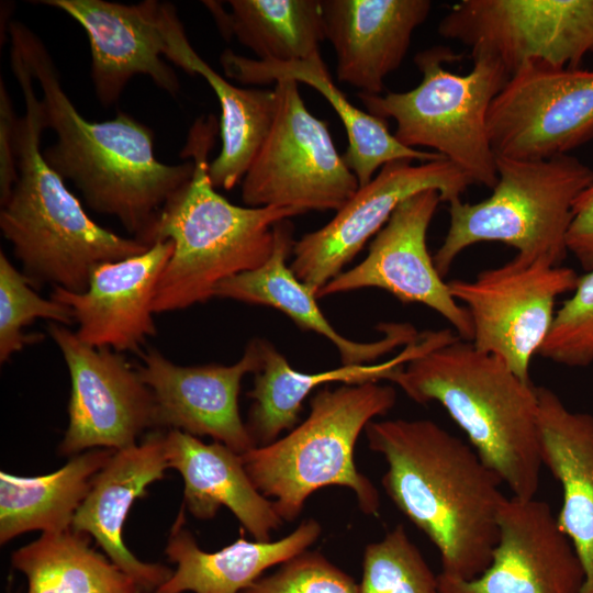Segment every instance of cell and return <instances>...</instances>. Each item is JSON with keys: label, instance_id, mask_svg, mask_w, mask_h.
Here are the masks:
<instances>
[{"label": "cell", "instance_id": "obj_1", "mask_svg": "<svg viewBox=\"0 0 593 593\" xmlns=\"http://www.w3.org/2000/svg\"><path fill=\"white\" fill-rule=\"evenodd\" d=\"M369 448L388 469L381 484L437 548L443 574L470 580L490 564L507 497L477 451L430 419L370 422Z\"/></svg>", "mask_w": 593, "mask_h": 593}, {"label": "cell", "instance_id": "obj_2", "mask_svg": "<svg viewBox=\"0 0 593 593\" xmlns=\"http://www.w3.org/2000/svg\"><path fill=\"white\" fill-rule=\"evenodd\" d=\"M8 35L41 87L45 130L56 135L43 152L46 161L72 181L93 211L114 216L142 242L163 206L190 180L193 161L158 160L153 131L125 112L102 122L83 118L64 90L43 41L13 20Z\"/></svg>", "mask_w": 593, "mask_h": 593}, {"label": "cell", "instance_id": "obj_3", "mask_svg": "<svg viewBox=\"0 0 593 593\" xmlns=\"http://www.w3.org/2000/svg\"><path fill=\"white\" fill-rule=\"evenodd\" d=\"M217 128L213 115L195 119L180 153L193 161V174L142 239L147 245L165 240L174 245L155 289V314L204 303L215 296L222 281L260 267L273 250L275 225L300 215L286 208L239 206L215 190L209 155Z\"/></svg>", "mask_w": 593, "mask_h": 593}, {"label": "cell", "instance_id": "obj_4", "mask_svg": "<svg viewBox=\"0 0 593 593\" xmlns=\"http://www.w3.org/2000/svg\"><path fill=\"white\" fill-rule=\"evenodd\" d=\"M10 65L25 113L16 128L18 180L1 206L0 230L35 289L49 283L81 293L99 265L138 255L150 245L96 223L51 168L41 150L45 124L34 79L14 48H10Z\"/></svg>", "mask_w": 593, "mask_h": 593}, {"label": "cell", "instance_id": "obj_5", "mask_svg": "<svg viewBox=\"0 0 593 593\" xmlns=\"http://www.w3.org/2000/svg\"><path fill=\"white\" fill-rule=\"evenodd\" d=\"M392 382L418 404L439 403L512 496H536L541 435L537 387L530 381L458 337L410 360Z\"/></svg>", "mask_w": 593, "mask_h": 593}, {"label": "cell", "instance_id": "obj_6", "mask_svg": "<svg viewBox=\"0 0 593 593\" xmlns=\"http://www.w3.org/2000/svg\"><path fill=\"white\" fill-rule=\"evenodd\" d=\"M395 402L394 388L380 382L321 389L301 424L271 444L242 454L244 467L283 522H293L307 499L329 485L350 489L361 512L377 515L379 492L357 469L354 450L367 425Z\"/></svg>", "mask_w": 593, "mask_h": 593}, {"label": "cell", "instance_id": "obj_7", "mask_svg": "<svg viewBox=\"0 0 593 593\" xmlns=\"http://www.w3.org/2000/svg\"><path fill=\"white\" fill-rule=\"evenodd\" d=\"M497 181L478 203H449V228L433 256L444 278L469 246L499 242L526 259L560 266L577 197L593 182V169L570 155L523 160L496 156Z\"/></svg>", "mask_w": 593, "mask_h": 593}, {"label": "cell", "instance_id": "obj_8", "mask_svg": "<svg viewBox=\"0 0 593 593\" xmlns=\"http://www.w3.org/2000/svg\"><path fill=\"white\" fill-rule=\"evenodd\" d=\"M472 69L460 75L444 68L459 59L449 47L415 55L422 72L417 87L384 96L358 93L372 115L396 122L395 138L406 147H429L460 168L473 183L493 188L496 156L488 134V113L510 75L494 57L471 56Z\"/></svg>", "mask_w": 593, "mask_h": 593}, {"label": "cell", "instance_id": "obj_9", "mask_svg": "<svg viewBox=\"0 0 593 593\" xmlns=\"http://www.w3.org/2000/svg\"><path fill=\"white\" fill-rule=\"evenodd\" d=\"M276 113L262 145L242 179L247 206H278L300 214L338 211L359 182L339 155L327 123L306 108L299 82H276Z\"/></svg>", "mask_w": 593, "mask_h": 593}, {"label": "cell", "instance_id": "obj_10", "mask_svg": "<svg viewBox=\"0 0 593 593\" xmlns=\"http://www.w3.org/2000/svg\"><path fill=\"white\" fill-rule=\"evenodd\" d=\"M579 276L545 258L515 257L481 271L473 280L447 282L452 298L469 312L472 345L502 359L523 381L547 338L557 299L573 291Z\"/></svg>", "mask_w": 593, "mask_h": 593}, {"label": "cell", "instance_id": "obj_11", "mask_svg": "<svg viewBox=\"0 0 593 593\" xmlns=\"http://www.w3.org/2000/svg\"><path fill=\"white\" fill-rule=\"evenodd\" d=\"M438 33L496 58L510 77L527 63L579 68L593 53V0H462Z\"/></svg>", "mask_w": 593, "mask_h": 593}, {"label": "cell", "instance_id": "obj_12", "mask_svg": "<svg viewBox=\"0 0 593 593\" xmlns=\"http://www.w3.org/2000/svg\"><path fill=\"white\" fill-rule=\"evenodd\" d=\"M71 16L86 32L91 80L101 104L111 105L130 80L143 75L171 96L180 90L177 67L191 45L176 8L157 0L124 4L105 0H42Z\"/></svg>", "mask_w": 593, "mask_h": 593}, {"label": "cell", "instance_id": "obj_13", "mask_svg": "<svg viewBox=\"0 0 593 593\" xmlns=\"http://www.w3.org/2000/svg\"><path fill=\"white\" fill-rule=\"evenodd\" d=\"M488 134L495 156L567 155L593 138V70L527 63L494 98Z\"/></svg>", "mask_w": 593, "mask_h": 593}, {"label": "cell", "instance_id": "obj_14", "mask_svg": "<svg viewBox=\"0 0 593 593\" xmlns=\"http://www.w3.org/2000/svg\"><path fill=\"white\" fill-rule=\"evenodd\" d=\"M385 164L321 228L294 242L290 268L317 293L344 271L366 243L387 224L400 203L426 190H436L441 202H452L473 182L446 158Z\"/></svg>", "mask_w": 593, "mask_h": 593}, {"label": "cell", "instance_id": "obj_15", "mask_svg": "<svg viewBox=\"0 0 593 593\" xmlns=\"http://www.w3.org/2000/svg\"><path fill=\"white\" fill-rule=\"evenodd\" d=\"M47 331L71 381L69 422L59 455L124 449L137 444L146 429L155 428L153 393L124 356L87 345L58 323H49Z\"/></svg>", "mask_w": 593, "mask_h": 593}, {"label": "cell", "instance_id": "obj_16", "mask_svg": "<svg viewBox=\"0 0 593 593\" xmlns=\"http://www.w3.org/2000/svg\"><path fill=\"white\" fill-rule=\"evenodd\" d=\"M439 202L438 191L426 190L400 203L372 239L366 258L327 282L316 293L317 299L365 288L382 289L402 303L432 309L461 339L471 342L470 314L450 294L427 249V231Z\"/></svg>", "mask_w": 593, "mask_h": 593}, {"label": "cell", "instance_id": "obj_17", "mask_svg": "<svg viewBox=\"0 0 593 593\" xmlns=\"http://www.w3.org/2000/svg\"><path fill=\"white\" fill-rule=\"evenodd\" d=\"M582 563L550 506L506 497L489 567L470 580L437 575L439 593H581Z\"/></svg>", "mask_w": 593, "mask_h": 593}, {"label": "cell", "instance_id": "obj_18", "mask_svg": "<svg viewBox=\"0 0 593 593\" xmlns=\"http://www.w3.org/2000/svg\"><path fill=\"white\" fill-rule=\"evenodd\" d=\"M261 365L262 338H254L232 365L181 366L152 348L136 370L153 393L156 429L209 436L242 455L256 445L239 414V390Z\"/></svg>", "mask_w": 593, "mask_h": 593}, {"label": "cell", "instance_id": "obj_19", "mask_svg": "<svg viewBox=\"0 0 593 593\" xmlns=\"http://www.w3.org/2000/svg\"><path fill=\"white\" fill-rule=\"evenodd\" d=\"M172 250L171 242H156L144 253L99 265L86 291L55 287L51 298L70 307L85 344L136 353L156 335L153 300Z\"/></svg>", "mask_w": 593, "mask_h": 593}, {"label": "cell", "instance_id": "obj_20", "mask_svg": "<svg viewBox=\"0 0 593 593\" xmlns=\"http://www.w3.org/2000/svg\"><path fill=\"white\" fill-rule=\"evenodd\" d=\"M164 435L154 430L139 444L115 450L92 478L71 523L74 530L94 538L104 555L128 574L143 593H155L171 577L172 570L136 558L124 544L123 526L133 503L144 497L147 486L163 479L169 468Z\"/></svg>", "mask_w": 593, "mask_h": 593}, {"label": "cell", "instance_id": "obj_21", "mask_svg": "<svg viewBox=\"0 0 593 593\" xmlns=\"http://www.w3.org/2000/svg\"><path fill=\"white\" fill-rule=\"evenodd\" d=\"M325 37L336 54L338 80L380 94L398 69L414 31L429 15L428 0H321Z\"/></svg>", "mask_w": 593, "mask_h": 593}, {"label": "cell", "instance_id": "obj_22", "mask_svg": "<svg viewBox=\"0 0 593 593\" xmlns=\"http://www.w3.org/2000/svg\"><path fill=\"white\" fill-rule=\"evenodd\" d=\"M273 234L270 257L260 267L222 281L216 287L215 296L280 311L303 331L314 332L329 340L343 365L373 362L418 338L421 333L410 323H381L378 329L382 337L368 343L355 342L339 334L320 310L316 293L287 265L295 242L289 219L277 223Z\"/></svg>", "mask_w": 593, "mask_h": 593}, {"label": "cell", "instance_id": "obj_23", "mask_svg": "<svg viewBox=\"0 0 593 593\" xmlns=\"http://www.w3.org/2000/svg\"><path fill=\"white\" fill-rule=\"evenodd\" d=\"M456 338L448 328L426 331L421 333L414 343L403 347L385 361L373 365H343L316 373L293 369L270 342L262 339V365L254 374V387L247 393L253 400L246 422L249 435L256 447L269 445L277 440L282 432H290L298 425L303 401L317 387L331 382H392L410 360Z\"/></svg>", "mask_w": 593, "mask_h": 593}, {"label": "cell", "instance_id": "obj_24", "mask_svg": "<svg viewBox=\"0 0 593 593\" xmlns=\"http://www.w3.org/2000/svg\"><path fill=\"white\" fill-rule=\"evenodd\" d=\"M164 446L169 468L183 479V505L193 517L211 519L225 506L254 540H271L283 521L272 501L254 485L240 454L176 429L165 433Z\"/></svg>", "mask_w": 593, "mask_h": 593}, {"label": "cell", "instance_id": "obj_25", "mask_svg": "<svg viewBox=\"0 0 593 593\" xmlns=\"http://www.w3.org/2000/svg\"><path fill=\"white\" fill-rule=\"evenodd\" d=\"M220 61L227 77L244 85L292 79L317 90L333 107L345 127L348 144L343 159L356 176L359 187L370 182L377 170L388 163L401 159L424 163L444 158L435 152L404 146L389 131L385 119L351 104L333 82L321 53L305 60L278 63L248 58L226 49Z\"/></svg>", "mask_w": 593, "mask_h": 593}, {"label": "cell", "instance_id": "obj_26", "mask_svg": "<svg viewBox=\"0 0 593 593\" xmlns=\"http://www.w3.org/2000/svg\"><path fill=\"white\" fill-rule=\"evenodd\" d=\"M537 396L542 466L562 489L558 525L582 563L581 593H593V415L569 410L548 388Z\"/></svg>", "mask_w": 593, "mask_h": 593}, {"label": "cell", "instance_id": "obj_27", "mask_svg": "<svg viewBox=\"0 0 593 593\" xmlns=\"http://www.w3.org/2000/svg\"><path fill=\"white\" fill-rule=\"evenodd\" d=\"M184 525L182 505L165 548L176 569L155 593H242L266 570L307 550L322 532L320 523L309 518L278 540H247L239 536L228 546L209 552L198 546Z\"/></svg>", "mask_w": 593, "mask_h": 593}, {"label": "cell", "instance_id": "obj_28", "mask_svg": "<svg viewBox=\"0 0 593 593\" xmlns=\"http://www.w3.org/2000/svg\"><path fill=\"white\" fill-rule=\"evenodd\" d=\"M115 450L90 449L60 469L37 477L0 472V542L31 530L64 532L85 500L92 478Z\"/></svg>", "mask_w": 593, "mask_h": 593}, {"label": "cell", "instance_id": "obj_29", "mask_svg": "<svg viewBox=\"0 0 593 593\" xmlns=\"http://www.w3.org/2000/svg\"><path fill=\"white\" fill-rule=\"evenodd\" d=\"M225 40L233 36L262 61L305 60L325 37L321 0L203 1Z\"/></svg>", "mask_w": 593, "mask_h": 593}, {"label": "cell", "instance_id": "obj_30", "mask_svg": "<svg viewBox=\"0 0 593 593\" xmlns=\"http://www.w3.org/2000/svg\"><path fill=\"white\" fill-rule=\"evenodd\" d=\"M27 579V593H143L107 555L90 546V536L74 530L42 533L11 556Z\"/></svg>", "mask_w": 593, "mask_h": 593}, {"label": "cell", "instance_id": "obj_31", "mask_svg": "<svg viewBox=\"0 0 593 593\" xmlns=\"http://www.w3.org/2000/svg\"><path fill=\"white\" fill-rule=\"evenodd\" d=\"M181 69L203 77L219 99L222 146L210 163L209 174L215 188L231 190L242 182L269 133L276 113V92L230 83L191 45L183 54Z\"/></svg>", "mask_w": 593, "mask_h": 593}, {"label": "cell", "instance_id": "obj_32", "mask_svg": "<svg viewBox=\"0 0 593 593\" xmlns=\"http://www.w3.org/2000/svg\"><path fill=\"white\" fill-rule=\"evenodd\" d=\"M359 593H439L437 575L402 525L366 547Z\"/></svg>", "mask_w": 593, "mask_h": 593}, {"label": "cell", "instance_id": "obj_33", "mask_svg": "<svg viewBox=\"0 0 593 593\" xmlns=\"http://www.w3.org/2000/svg\"><path fill=\"white\" fill-rule=\"evenodd\" d=\"M26 277L0 251V362L26 345L41 340L42 335L25 334L24 329L36 318L69 325L74 322L69 306L44 299Z\"/></svg>", "mask_w": 593, "mask_h": 593}, {"label": "cell", "instance_id": "obj_34", "mask_svg": "<svg viewBox=\"0 0 593 593\" xmlns=\"http://www.w3.org/2000/svg\"><path fill=\"white\" fill-rule=\"evenodd\" d=\"M538 355L571 368L593 362V269L579 277L572 295L556 311Z\"/></svg>", "mask_w": 593, "mask_h": 593}, {"label": "cell", "instance_id": "obj_35", "mask_svg": "<svg viewBox=\"0 0 593 593\" xmlns=\"http://www.w3.org/2000/svg\"><path fill=\"white\" fill-rule=\"evenodd\" d=\"M242 593H359V584L318 551L305 550Z\"/></svg>", "mask_w": 593, "mask_h": 593}, {"label": "cell", "instance_id": "obj_36", "mask_svg": "<svg viewBox=\"0 0 593 593\" xmlns=\"http://www.w3.org/2000/svg\"><path fill=\"white\" fill-rule=\"evenodd\" d=\"M19 118L3 80L0 81V204L9 200L18 180L16 128Z\"/></svg>", "mask_w": 593, "mask_h": 593}, {"label": "cell", "instance_id": "obj_37", "mask_svg": "<svg viewBox=\"0 0 593 593\" xmlns=\"http://www.w3.org/2000/svg\"><path fill=\"white\" fill-rule=\"evenodd\" d=\"M567 248L586 271L593 269V182L573 202Z\"/></svg>", "mask_w": 593, "mask_h": 593}]
</instances>
